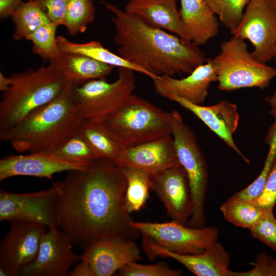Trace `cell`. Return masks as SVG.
I'll return each instance as SVG.
<instances>
[{
    "label": "cell",
    "mask_w": 276,
    "mask_h": 276,
    "mask_svg": "<svg viewBox=\"0 0 276 276\" xmlns=\"http://www.w3.org/2000/svg\"><path fill=\"white\" fill-rule=\"evenodd\" d=\"M58 182L55 225L79 248L108 238L134 241L141 234L131 225L125 204L126 179L114 162L97 158L87 170L69 171Z\"/></svg>",
    "instance_id": "obj_1"
},
{
    "label": "cell",
    "mask_w": 276,
    "mask_h": 276,
    "mask_svg": "<svg viewBox=\"0 0 276 276\" xmlns=\"http://www.w3.org/2000/svg\"><path fill=\"white\" fill-rule=\"evenodd\" d=\"M101 4L113 14L118 54L145 71L153 81L164 75H189L205 62V53L198 46L185 43L112 3Z\"/></svg>",
    "instance_id": "obj_2"
},
{
    "label": "cell",
    "mask_w": 276,
    "mask_h": 276,
    "mask_svg": "<svg viewBox=\"0 0 276 276\" xmlns=\"http://www.w3.org/2000/svg\"><path fill=\"white\" fill-rule=\"evenodd\" d=\"M83 121L71 83L53 101L1 131L0 139L9 142L20 153H50L76 131Z\"/></svg>",
    "instance_id": "obj_3"
},
{
    "label": "cell",
    "mask_w": 276,
    "mask_h": 276,
    "mask_svg": "<svg viewBox=\"0 0 276 276\" xmlns=\"http://www.w3.org/2000/svg\"><path fill=\"white\" fill-rule=\"evenodd\" d=\"M10 76L11 85L0 102V132L53 101L72 83L50 64Z\"/></svg>",
    "instance_id": "obj_4"
},
{
    "label": "cell",
    "mask_w": 276,
    "mask_h": 276,
    "mask_svg": "<svg viewBox=\"0 0 276 276\" xmlns=\"http://www.w3.org/2000/svg\"><path fill=\"white\" fill-rule=\"evenodd\" d=\"M95 120L124 148L171 134L169 112L133 94L111 112Z\"/></svg>",
    "instance_id": "obj_5"
},
{
    "label": "cell",
    "mask_w": 276,
    "mask_h": 276,
    "mask_svg": "<svg viewBox=\"0 0 276 276\" xmlns=\"http://www.w3.org/2000/svg\"><path fill=\"white\" fill-rule=\"evenodd\" d=\"M219 53L211 60L221 91L243 88L264 89L276 76V68L256 60L247 50L244 40L233 36L222 42Z\"/></svg>",
    "instance_id": "obj_6"
},
{
    "label": "cell",
    "mask_w": 276,
    "mask_h": 276,
    "mask_svg": "<svg viewBox=\"0 0 276 276\" xmlns=\"http://www.w3.org/2000/svg\"><path fill=\"white\" fill-rule=\"evenodd\" d=\"M172 135L177 157L185 169L193 202L187 226L203 227L206 218L204 202L209 183V170L195 134L176 110L169 112Z\"/></svg>",
    "instance_id": "obj_7"
},
{
    "label": "cell",
    "mask_w": 276,
    "mask_h": 276,
    "mask_svg": "<svg viewBox=\"0 0 276 276\" xmlns=\"http://www.w3.org/2000/svg\"><path fill=\"white\" fill-rule=\"evenodd\" d=\"M118 76L113 82L106 78L88 81L80 86L74 84V92L82 118L98 120L119 106L135 88L133 71L118 68Z\"/></svg>",
    "instance_id": "obj_8"
},
{
    "label": "cell",
    "mask_w": 276,
    "mask_h": 276,
    "mask_svg": "<svg viewBox=\"0 0 276 276\" xmlns=\"http://www.w3.org/2000/svg\"><path fill=\"white\" fill-rule=\"evenodd\" d=\"M131 225L142 236L148 237L162 248L180 254L202 252L218 241L219 234L216 226L191 227L172 220L162 223L133 221Z\"/></svg>",
    "instance_id": "obj_9"
},
{
    "label": "cell",
    "mask_w": 276,
    "mask_h": 276,
    "mask_svg": "<svg viewBox=\"0 0 276 276\" xmlns=\"http://www.w3.org/2000/svg\"><path fill=\"white\" fill-rule=\"evenodd\" d=\"M233 36L247 39L254 48L250 52L266 63L274 58L276 40V8L271 0H250Z\"/></svg>",
    "instance_id": "obj_10"
},
{
    "label": "cell",
    "mask_w": 276,
    "mask_h": 276,
    "mask_svg": "<svg viewBox=\"0 0 276 276\" xmlns=\"http://www.w3.org/2000/svg\"><path fill=\"white\" fill-rule=\"evenodd\" d=\"M10 227L0 244V275H20L21 268L36 258L47 232L43 224L20 220L9 222Z\"/></svg>",
    "instance_id": "obj_11"
},
{
    "label": "cell",
    "mask_w": 276,
    "mask_h": 276,
    "mask_svg": "<svg viewBox=\"0 0 276 276\" xmlns=\"http://www.w3.org/2000/svg\"><path fill=\"white\" fill-rule=\"evenodd\" d=\"M59 191L58 182L47 190L28 193L1 189V221L20 220L40 223L48 228L55 226L54 204Z\"/></svg>",
    "instance_id": "obj_12"
},
{
    "label": "cell",
    "mask_w": 276,
    "mask_h": 276,
    "mask_svg": "<svg viewBox=\"0 0 276 276\" xmlns=\"http://www.w3.org/2000/svg\"><path fill=\"white\" fill-rule=\"evenodd\" d=\"M69 236L57 227L48 228L43 236L37 256L21 268L22 276H68L72 267L81 261L73 250Z\"/></svg>",
    "instance_id": "obj_13"
},
{
    "label": "cell",
    "mask_w": 276,
    "mask_h": 276,
    "mask_svg": "<svg viewBox=\"0 0 276 276\" xmlns=\"http://www.w3.org/2000/svg\"><path fill=\"white\" fill-rule=\"evenodd\" d=\"M150 190L158 196L172 220L186 224L193 202L187 173L181 165L151 175Z\"/></svg>",
    "instance_id": "obj_14"
},
{
    "label": "cell",
    "mask_w": 276,
    "mask_h": 276,
    "mask_svg": "<svg viewBox=\"0 0 276 276\" xmlns=\"http://www.w3.org/2000/svg\"><path fill=\"white\" fill-rule=\"evenodd\" d=\"M142 248L149 260L157 256L171 258L197 276H228L230 255L218 241L200 253L180 254L165 249L148 237L143 236Z\"/></svg>",
    "instance_id": "obj_15"
},
{
    "label": "cell",
    "mask_w": 276,
    "mask_h": 276,
    "mask_svg": "<svg viewBox=\"0 0 276 276\" xmlns=\"http://www.w3.org/2000/svg\"><path fill=\"white\" fill-rule=\"evenodd\" d=\"M114 162L121 167L138 168L151 175L181 165L171 134L124 148Z\"/></svg>",
    "instance_id": "obj_16"
},
{
    "label": "cell",
    "mask_w": 276,
    "mask_h": 276,
    "mask_svg": "<svg viewBox=\"0 0 276 276\" xmlns=\"http://www.w3.org/2000/svg\"><path fill=\"white\" fill-rule=\"evenodd\" d=\"M81 260L89 266L94 276H110L125 265L141 259L134 241L108 238L96 241L83 250Z\"/></svg>",
    "instance_id": "obj_17"
},
{
    "label": "cell",
    "mask_w": 276,
    "mask_h": 276,
    "mask_svg": "<svg viewBox=\"0 0 276 276\" xmlns=\"http://www.w3.org/2000/svg\"><path fill=\"white\" fill-rule=\"evenodd\" d=\"M217 80L215 66L211 59H207L185 78L179 79L164 75L153 81L155 91L164 97L170 100L177 97L202 105L206 100L211 83Z\"/></svg>",
    "instance_id": "obj_18"
},
{
    "label": "cell",
    "mask_w": 276,
    "mask_h": 276,
    "mask_svg": "<svg viewBox=\"0 0 276 276\" xmlns=\"http://www.w3.org/2000/svg\"><path fill=\"white\" fill-rule=\"evenodd\" d=\"M90 164L62 161L45 153L9 155L0 160V181L17 176L45 178L52 180L56 173L86 170Z\"/></svg>",
    "instance_id": "obj_19"
},
{
    "label": "cell",
    "mask_w": 276,
    "mask_h": 276,
    "mask_svg": "<svg viewBox=\"0 0 276 276\" xmlns=\"http://www.w3.org/2000/svg\"><path fill=\"white\" fill-rule=\"evenodd\" d=\"M171 101L193 113L245 162L249 163V160L238 148L233 139L239 120L238 108L235 104L222 100L215 105L205 106L177 97L173 98Z\"/></svg>",
    "instance_id": "obj_20"
},
{
    "label": "cell",
    "mask_w": 276,
    "mask_h": 276,
    "mask_svg": "<svg viewBox=\"0 0 276 276\" xmlns=\"http://www.w3.org/2000/svg\"><path fill=\"white\" fill-rule=\"evenodd\" d=\"M176 2L177 0H129L125 10L152 27L171 32L185 43H191L184 28Z\"/></svg>",
    "instance_id": "obj_21"
},
{
    "label": "cell",
    "mask_w": 276,
    "mask_h": 276,
    "mask_svg": "<svg viewBox=\"0 0 276 276\" xmlns=\"http://www.w3.org/2000/svg\"><path fill=\"white\" fill-rule=\"evenodd\" d=\"M180 15L191 43L200 46L218 33L219 22L205 0H180Z\"/></svg>",
    "instance_id": "obj_22"
},
{
    "label": "cell",
    "mask_w": 276,
    "mask_h": 276,
    "mask_svg": "<svg viewBox=\"0 0 276 276\" xmlns=\"http://www.w3.org/2000/svg\"><path fill=\"white\" fill-rule=\"evenodd\" d=\"M67 80L80 86L94 79L106 78L114 66L99 62L85 55L61 52L49 61Z\"/></svg>",
    "instance_id": "obj_23"
},
{
    "label": "cell",
    "mask_w": 276,
    "mask_h": 276,
    "mask_svg": "<svg viewBox=\"0 0 276 276\" xmlns=\"http://www.w3.org/2000/svg\"><path fill=\"white\" fill-rule=\"evenodd\" d=\"M56 41L61 52L85 55L114 67H125L148 76L147 73L126 59L105 48L99 41L91 40L85 43L71 41L62 36H57Z\"/></svg>",
    "instance_id": "obj_24"
},
{
    "label": "cell",
    "mask_w": 276,
    "mask_h": 276,
    "mask_svg": "<svg viewBox=\"0 0 276 276\" xmlns=\"http://www.w3.org/2000/svg\"><path fill=\"white\" fill-rule=\"evenodd\" d=\"M77 130L88 143L97 158L115 162L124 148L97 120H84Z\"/></svg>",
    "instance_id": "obj_25"
},
{
    "label": "cell",
    "mask_w": 276,
    "mask_h": 276,
    "mask_svg": "<svg viewBox=\"0 0 276 276\" xmlns=\"http://www.w3.org/2000/svg\"><path fill=\"white\" fill-rule=\"evenodd\" d=\"M15 40L27 39L41 26L51 22L38 0L22 2L12 16Z\"/></svg>",
    "instance_id": "obj_26"
},
{
    "label": "cell",
    "mask_w": 276,
    "mask_h": 276,
    "mask_svg": "<svg viewBox=\"0 0 276 276\" xmlns=\"http://www.w3.org/2000/svg\"><path fill=\"white\" fill-rule=\"evenodd\" d=\"M122 169L127 181L125 204L127 211L131 214L139 211L145 205L149 197L151 175L134 167Z\"/></svg>",
    "instance_id": "obj_27"
},
{
    "label": "cell",
    "mask_w": 276,
    "mask_h": 276,
    "mask_svg": "<svg viewBox=\"0 0 276 276\" xmlns=\"http://www.w3.org/2000/svg\"><path fill=\"white\" fill-rule=\"evenodd\" d=\"M224 219L235 226L249 230L264 215L266 211L254 201L228 198L220 206Z\"/></svg>",
    "instance_id": "obj_28"
},
{
    "label": "cell",
    "mask_w": 276,
    "mask_h": 276,
    "mask_svg": "<svg viewBox=\"0 0 276 276\" xmlns=\"http://www.w3.org/2000/svg\"><path fill=\"white\" fill-rule=\"evenodd\" d=\"M49 154L61 160L77 164H90L97 158L88 143L78 130Z\"/></svg>",
    "instance_id": "obj_29"
},
{
    "label": "cell",
    "mask_w": 276,
    "mask_h": 276,
    "mask_svg": "<svg viewBox=\"0 0 276 276\" xmlns=\"http://www.w3.org/2000/svg\"><path fill=\"white\" fill-rule=\"evenodd\" d=\"M95 7L93 0H68L63 26L73 36L85 32L94 20Z\"/></svg>",
    "instance_id": "obj_30"
},
{
    "label": "cell",
    "mask_w": 276,
    "mask_h": 276,
    "mask_svg": "<svg viewBox=\"0 0 276 276\" xmlns=\"http://www.w3.org/2000/svg\"><path fill=\"white\" fill-rule=\"evenodd\" d=\"M250 0H205L211 10L218 16L222 26L231 32L240 24L243 10Z\"/></svg>",
    "instance_id": "obj_31"
},
{
    "label": "cell",
    "mask_w": 276,
    "mask_h": 276,
    "mask_svg": "<svg viewBox=\"0 0 276 276\" xmlns=\"http://www.w3.org/2000/svg\"><path fill=\"white\" fill-rule=\"evenodd\" d=\"M57 27L50 22L38 28L27 39L32 43L33 52L43 59L49 61L61 53L56 41Z\"/></svg>",
    "instance_id": "obj_32"
},
{
    "label": "cell",
    "mask_w": 276,
    "mask_h": 276,
    "mask_svg": "<svg viewBox=\"0 0 276 276\" xmlns=\"http://www.w3.org/2000/svg\"><path fill=\"white\" fill-rule=\"evenodd\" d=\"M269 146L268 155L258 177L247 187L235 193L229 197L230 199L254 201L261 194L275 156L276 137Z\"/></svg>",
    "instance_id": "obj_33"
},
{
    "label": "cell",
    "mask_w": 276,
    "mask_h": 276,
    "mask_svg": "<svg viewBox=\"0 0 276 276\" xmlns=\"http://www.w3.org/2000/svg\"><path fill=\"white\" fill-rule=\"evenodd\" d=\"M118 271V275L121 276H179L182 273L181 270L171 268L164 261L151 265L132 262Z\"/></svg>",
    "instance_id": "obj_34"
},
{
    "label": "cell",
    "mask_w": 276,
    "mask_h": 276,
    "mask_svg": "<svg viewBox=\"0 0 276 276\" xmlns=\"http://www.w3.org/2000/svg\"><path fill=\"white\" fill-rule=\"evenodd\" d=\"M252 236L276 251V218L268 211L249 229Z\"/></svg>",
    "instance_id": "obj_35"
},
{
    "label": "cell",
    "mask_w": 276,
    "mask_h": 276,
    "mask_svg": "<svg viewBox=\"0 0 276 276\" xmlns=\"http://www.w3.org/2000/svg\"><path fill=\"white\" fill-rule=\"evenodd\" d=\"M254 267L246 271L229 270L228 276H276V258L265 251L259 252L254 263Z\"/></svg>",
    "instance_id": "obj_36"
},
{
    "label": "cell",
    "mask_w": 276,
    "mask_h": 276,
    "mask_svg": "<svg viewBox=\"0 0 276 276\" xmlns=\"http://www.w3.org/2000/svg\"><path fill=\"white\" fill-rule=\"evenodd\" d=\"M254 202L264 211H273L276 204V154L263 190Z\"/></svg>",
    "instance_id": "obj_37"
},
{
    "label": "cell",
    "mask_w": 276,
    "mask_h": 276,
    "mask_svg": "<svg viewBox=\"0 0 276 276\" xmlns=\"http://www.w3.org/2000/svg\"><path fill=\"white\" fill-rule=\"evenodd\" d=\"M50 21L57 26L64 25L68 0H38Z\"/></svg>",
    "instance_id": "obj_38"
},
{
    "label": "cell",
    "mask_w": 276,
    "mask_h": 276,
    "mask_svg": "<svg viewBox=\"0 0 276 276\" xmlns=\"http://www.w3.org/2000/svg\"><path fill=\"white\" fill-rule=\"evenodd\" d=\"M265 100L271 108L269 113L274 119V122L269 128L268 131L265 137V142L270 143L276 136V89L273 94L267 96Z\"/></svg>",
    "instance_id": "obj_39"
},
{
    "label": "cell",
    "mask_w": 276,
    "mask_h": 276,
    "mask_svg": "<svg viewBox=\"0 0 276 276\" xmlns=\"http://www.w3.org/2000/svg\"><path fill=\"white\" fill-rule=\"evenodd\" d=\"M22 0H0V16L4 18L12 17Z\"/></svg>",
    "instance_id": "obj_40"
},
{
    "label": "cell",
    "mask_w": 276,
    "mask_h": 276,
    "mask_svg": "<svg viewBox=\"0 0 276 276\" xmlns=\"http://www.w3.org/2000/svg\"><path fill=\"white\" fill-rule=\"evenodd\" d=\"M68 276H94L88 264L81 260L69 272Z\"/></svg>",
    "instance_id": "obj_41"
},
{
    "label": "cell",
    "mask_w": 276,
    "mask_h": 276,
    "mask_svg": "<svg viewBox=\"0 0 276 276\" xmlns=\"http://www.w3.org/2000/svg\"><path fill=\"white\" fill-rule=\"evenodd\" d=\"M12 83V79L10 76L6 77L2 72H0V90L4 92L6 91Z\"/></svg>",
    "instance_id": "obj_42"
},
{
    "label": "cell",
    "mask_w": 276,
    "mask_h": 276,
    "mask_svg": "<svg viewBox=\"0 0 276 276\" xmlns=\"http://www.w3.org/2000/svg\"><path fill=\"white\" fill-rule=\"evenodd\" d=\"M274 61H275V63L276 64V40H275V54H274Z\"/></svg>",
    "instance_id": "obj_43"
},
{
    "label": "cell",
    "mask_w": 276,
    "mask_h": 276,
    "mask_svg": "<svg viewBox=\"0 0 276 276\" xmlns=\"http://www.w3.org/2000/svg\"><path fill=\"white\" fill-rule=\"evenodd\" d=\"M271 1L276 8V0H271Z\"/></svg>",
    "instance_id": "obj_44"
},
{
    "label": "cell",
    "mask_w": 276,
    "mask_h": 276,
    "mask_svg": "<svg viewBox=\"0 0 276 276\" xmlns=\"http://www.w3.org/2000/svg\"></svg>",
    "instance_id": "obj_45"
},
{
    "label": "cell",
    "mask_w": 276,
    "mask_h": 276,
    "mask_svg": "<svg viewBox=\"0 0 276 276\" xmlns=\"http://www.w3.org/2000/svg\"><path fill=\"white\" fill-rule=\"evenodd\" d=\"M129 1V0H128Z\"/></svg>",
    "instance_id": "obj_46"
}]
</instances>
